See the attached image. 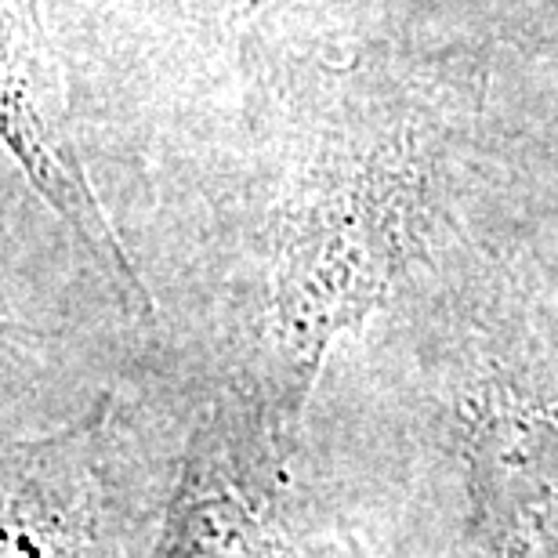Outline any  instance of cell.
Listing matches in <instances>:
<instances>
[{"label":"cell","instance_id":"6da1fadb","mask_svg":"<svg viewBox=\"0 0 558 558\" xmlns=\"http://www.w3.org/2000/svg\"><path fill=\"white\" fill-rule=\"evenodd\" d=\"M472 486L494 558H558V428L522 407H489L475 421Z\"/></svg>","mask_w":558,"mask_h":558},{"label":"cell","instance_id":"7a4b0ae2","mask_svg":"<svg viewBox=\"0 0 558 558\" xmlns=\"http://www.w3.org/2000/svg\"><path fill=\"white\" fill-rule=\"evenodd\" d=\"M106 414H92L76 428L40 442H11L4 472V558H76L92 522L98 450L95 428Z\"/></svg>","mask_w":558,"mask_h":558},{"label":"cell","instance_id":"3957f363","mask_svg":"<svg viewBox=\"0 0 558 558\" xmlns=\"http://www.w3.org/2000/svg\"><path fill=\"white\" fill-rule=\"evenodd\" d=\"M4 135H8V149L22 160L26 174L37 182L40 193L48 196V204L76 229L84 247L92 251L98 262H106V269L113 272L117 283H124L131 290V298H135L138 305L149 308V298H145L135 269H131V262L124 258V251H120L117 236L109 232L92 193H87V182L81 178V167H76L73 153L65 149L59 138H51L40 120H33L26 98L19 92V81L11 73L4 76Z\"/></svg>","mask_w":558,"mask_h":558},{"label":"cell","instance_id":"277c9868","mask_svg":"<svg viewBox=\"0 0 558 558\" xmlns=\"http://www.w3.org/2000/svg\"><path fill=\"white\" fill-rule=\"evenodd\" d=\"M163 558H265L262 530L215 475H185Z\"/></svg>","mask_w":558,"mask_h":558}]
</instances>
